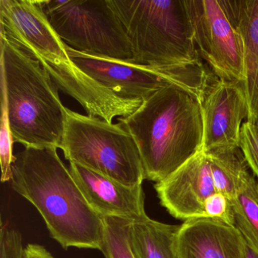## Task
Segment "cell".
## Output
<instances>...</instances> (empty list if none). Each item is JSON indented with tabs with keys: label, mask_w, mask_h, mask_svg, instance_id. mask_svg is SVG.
<instances>
[{
	"label": "cell",
	"mask_w": 258,
	"mask_h": 258,
	"mask_svg": "<svg viewBox=\"0 0 258 258\" xmlns=\"http://www.w3.org/2000/svg\"><path fill=\"white\" fill-rule=\"evenodd\" d=\"M179 226L149 217L133 223L131 244L137 258H180L177 248Z\"/></svg>",
	"instance_id": "cell-14"
},
{
	"label": "cell",
	"mask_w": 258,
	"mask_h": 258,
	"mask_svg": "<svg viewBox=\"0 0 258 258\" xmlns=\"http://www.w3.org/2000/svg\"><path fill=\"white\" fill-rule=\"evenodd\" d=\"M1 90L14 143L59 149L66 108L58 88L38 61L0 34Z\"/></svg>",
	"instance_id": "cell-4"
},
{
	"label": "cell",
	"mask_w": 258,
	"mask_h": 258,
	"mask_svg": "<svg viewBox=\"0 0 258 258\" xmlns=\"http://www.w3.org/2000/svg\"><path fill=\"white\" fill-rule=\"evenodd\" d=\"M23 258H55L43 245L39 244H27L24 249Z\"/></svg>",
	"instance_id": "cell-22"
},
{
	"label": "cell",
	"mask_w": 258,
	"mask_h": 258,
	"mask_svg": "<svg viewBox=\"0 0 258 258\" xmlns=\"http://www.w3.org/2000/svg\"><path fill=\"white\" fill-rule=\"evenodd\" d=\"M199 56L220 80L244 84L242 40L220 0H185Z\"/></svg>",
	"instance_id": "cell-8"
},
{
	"label": "cell",
	"mask_w": 258,
	"mask_h": 258,
	"mask_svg": "<svg viewBox=\"0 0 258 258\" xmlns=\"http://www.w3.org/2000/svg\"><path fill=\"white\" fill-rule=\"evenodd\" d=\"M89 205L99 216L139 221L148 217L142 185H124L78 164L69 167Z\"/></svg>",
	"instance_id": "cell-11"
},
{
	"label": "cell",
	"mask_w": 258,
	"mask_h": 258,
	"mask_svg": "<svg viewBox=\"0 0 258 258\" xmlns=\"http://www.w3.org/2000/svg\"><path fill=\"white\" fill-rule=\"evenodd\" d=\"M242 258H258V253L253 250L244 238L243 243Z\"/></svg>",
	"instance_id": "cell-23"
},
{
	"label": "cell",
	"mask_w": 258,
	"mask_h": 258,
	"mask_svg": "<svg viewBox=\"0 0 258 258\" xmlns=\"http://www.w3.org/2000/svg\"><path fill=\"white\" fill-rule=\"evenodd\" d=\"M104 235L100 251L105 258H137L131 244L134 222L120 217H104Z\"/></svg>",
	"instance_id": "cell-17"
},
{
	"label": "cell",
	"mask_w": 258,
	"mask_h": 258,
	"mask_svg": "<svg viewBox=\"0 0 258 258\" xmlns=\"http://www.w3.org/2000/svg\"><path fill=\"white\" fill-rule=\"evenodd\" d=\"M232 203L235 227L258 253V183L254 175L250 176Z\"/></svg>",
	"instance_id": "cell-16"
},
{
	"label": "cell",
	"mask_w": 258,
	"mask_h": 258,
	"mask_svg": "<svg viewBox=\"0 0 258 258\" xmlns=\"http://www.w3.org/2000/svg\"><path fill=\"white\" fill-rule=\"evenodd\" d=\"M24 249L20 232L8 224H2L0 232V258H23Z\"/></svg>",
	"instance_id": "cell-21"
},
{
	"label": "cell",
	"mask_w": 258,
	"mask_h": 258,
	"mask_svg": "<svg viewBox=\"0 0 258 258\" xmlns=\"http://www.w3.org/2000/svg\"><path fill=\"white\" fill-rule=\"evenodd\" d=\"M1 126H0V164L2 170L1 182H6L13 179V165L16 161L13 155V140L10 130L5 93L2 91L1 98Z\"/></svg>",
	"instance_id": "cell-18"
},
{
	"label": "cell",
	"mask_w": 258,
	"mask_h": 258,
	"mask_svg": "<svg viewBox=\"0 0 258 258\" xmlns=\"http://www.w3.org/2000/svg\"><path fill=\"white\" fill-rule=\"evenodd\" d=\"M12 188L32 204L63 248L100 250L104 220L80 189L57 148L25 147L16 155Z\"/></svg>",
	"instance_id": "cell-2"
},
{
	"label": "cell",
	"mask_w": 258,
	"mask_h": 258,
	"mask_svg": "<svg viewBox=\"0 0 258 258\" xmlns=\"http://www.w3.org/2000/svg\"><path fill=\"white\" fill-rule=\"evenodd\" d=\"M118 121L135 140L147 180L161 182L203 151L202 103L180 87L155 92Z\"/></svg>",
	"instance_id": "cell-3"
},
{
	"label": "cell",
	"mask_w": 258,
	"mask_h": 258,
	"mask_svg": "<svg viewBox=\"0 0 258 258\" xmlns=\"http://www.w3.org/2000/svg\"><path fill=\"white\" fill-rule=\"evenodd\" d=\"M1 35L40 63L58 89L78 101L88 115L112 123L140 108L143 99H126L101 85L71 58L68 45L51 25L43 1L0 0Z\"/></svg>",
	"instance_id": "cell-1"
},
{
	"label": "cell",
	"mask_w": 258,
	"mask_h": 258,
	"mask_svg": "<svg viewBox=\"0 0 258 258\" xmlns=\"http://www.w3.org/2000/svg\"><path fill=\"white\" fill-rule=\"evenodd\" d=\"M204 210V218L219 220L229 226H235L233 203L226 195L216 191L207 199Z\"/></svg>",
	"instance_id": "cell-20"
},
{
	"label": "cell",
	"mask_w": 258,
	"mask_h": 258,
	"mask_svg": "<svg viewBox=\"0 0 258 258\" xmlns=\"http://www.w3.org/2000/svg\"><path fill=\"white\" fill-rule=\"evenodd\" d=\"M43 7L55 32L72 49L132 62L131 41L110 0H46Z\"/></svg>",
	"instance_id": "cell-7"
},
{
	"label": "cell",
	"mask_w": 258,
	"mask_h": 258,
	"mask_svg": "<svg viewBox=\"0 0 258 258\" xmlns=\"http://www.w3.org/2000/svg\"><path fill=\"white\" fill-rule=\"evenodd\" d=\"M205 153L240 148L241 123L248 116L244 86L226 80H214L202 102Z\"/></svg>",
	"instance_id": "cell-9"
},
{
	"label": "cell",
	"mask_w": 258,
	"mask_h": 258,
	"mask_svg": "<svg viewBox=\"0 0 258 258\" xmlns=\"http://www.w3.org/2000/svg\"><path fill=\"white\" fill-rule=\"evenodd\" d=\"M216 191L233 201L252 174L240 148L218 149L206 153Z\"/></svg>",
	"instance_id": "cell-15"
},
{
	"label": "cell",
	"mask_w": 258,
	"mask_h": 258,
	"mask_svg": "<svg viewBox=\"0 0 258 258\" xmlns=\"http://www.w3.org/2000/svg\"><path fill=\"white\" fill-rule=\"evenodd\" d=\"M131 41L132 64L202 62L185 0H110Z\"/></svg>",
	"instance_id": "cell-5"
},
{
	"label": "cell",
	"mask_w": 258,
	"mask_h": 258,
	"mask_svg": "<svg viewBox=\"0 0 258 258\" xmlns=\"http://www.w3.org/2000/svg\"><path fill=\"white\" fill-rule=\"evenodd\" d=\"M244 47L247 121L258 124V0H220Z\"/></svg>",
	"instance_id": "cell-13"
},
{
	"label": "cell",
	"mask_w": 258,
	"mask_h": 258,
	"mask_svg": "<svg viewBox=\"0 0 258 258\" xmlns=\"http://www.w3.org/2000/svg\"><path fill=\"white\" fill-rule=\"evenodd\" d=\"M239 147L247 165L258 177V124L247 121L241 125Z\"/></svg>",
	"instance_id": "cell-19"
},
{
	"label": "cell",
	"mask_w": 258,
	"mask_h": 258,
	"mask_svg": "<svg viewBox=\"0 0 258 258\" xmlns=\"http://www.w3.org/2000/svg\"><path fill=\"white\" fill-rule=\"evenodd\" d=\"M243 243L235 226L210 218L185 220L177 234L180 258H242Z\"/></svg>",
	"instance_id": "cell-12"
},
{
	"label": "cell",
	"mask_w": 258,
	"mask_h": 258,
	"mask_svg": "<svg viewBox=\"0 0 258 258\" xmlns=\"http://www.w3.org/2000/svg\"><path fill=\"white\" fill-rule=\"evenodd\" d=\"M154 188L161 205L175 218H204L205 202L216 192L208 155L203 151L196 154Z\"/></svg>",
	"instance_id": "cell-10"
},
{
	"label": "cell",
	"mask_w": 258,
	"mask_h": 258,
	"mask_svg": "<svg viewBox=\"0 0 258 258\" xmlns=\"http://www.w3.org/2000/svg\"><path fill=\"white\" fill-rule=\"evenodd\" d=\"M59 149L69 162L124 185H142L145 179L138 147L120 123H108L66 108Z\"/></svg>",
	"instance_id": "cell-6"
}]
</instances>
